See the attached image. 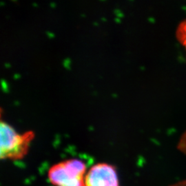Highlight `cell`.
Wrapping results in <instances>:
<instances>
[{"label": "cell", "mask_w": 186, "mask_h": 186, "mask_svg": "<svg viewBox=\"0 0 186 186\" xmlns=\"http://www.w3.org/2000/svg\"><path fill=\"white\" fill-rule=\"evenodd\" d=\"M178 148L180 149L183 152L186 153V132L181 137L179 144H178Z\"/></svg>", "instance_id": "5b68a950"}, {"label": "cell", "mask_w": 186, "mask_h": 186, "mask_svg": "<svg viewBox=\"0 0 186 186\" xmlns=\"http://www.w3.org/2000/svg\"><path fill=\"white\" fill-rule=\"evenodd\" d=\"M176 38L186 52V19L178 25L176 29Z\"/></svg>", "instance_id": "277c9868"}, {"label": "cell", "mask_w": 186, "mask_h": 186, "mask_svg": "<svg viewBox=\"0 0 186 186\" xmlns=\"http://www.w3.org/2000/svg\"><path fill=\"white\" fill-rule=\"evenodd\" d=\"M86 163L78 159H70L52 166L48 178L54 186H86Z\"/></svg>", "instance_id": "7a4b0ae2"}, {"label": "cell", "mask_w": 186, "mask_h": 186, "mask_svg": "<svg viewBox=\"0 0 186 186\" xmlns=\"http://www.w3.org/2000/svg\"><path fill=\"white\" fill-rule=\"evenodd\" d=\"M171 186H186V181H183L176 183Z\"/></svg>", "instance_id": "8992f818"}, {"label": "cell", "mask_w": 186, "mask_h": 186, "mask_svg": "<svg viewBox=\"0 0 186 186\" xmlns=\"http://www.w3.org/2000/svg\"><path fill=\"white\" fill-rule=\"evenodd\" d=\"M35 138L32 131L19 133L8 123L0 124V158L2 160L17 161L28 154Z\"/></svg>", "instance_id": "6da1fadb"}, {"label": "cell", "mask_w": 186, "mask_h": 186, "mask_svg": "<svg viewBox=\"0 0 186 186\" xmlns=\"http://www.w3.org/2000/svg\"><path fill=\"white\" fill-rule=\"evenodd\" d=\"M85 184L86 186H120L116 168L107 163L92 166L86 174Z\"/></svg>", "instance_id": "3957f363"}]
</instances>
